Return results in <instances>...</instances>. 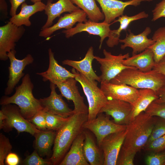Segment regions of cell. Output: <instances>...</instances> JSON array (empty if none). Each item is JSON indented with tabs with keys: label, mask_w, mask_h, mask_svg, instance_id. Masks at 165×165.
<instances>
[{
	"label": "cell",
	"mask_w": 165,
	"mask_h": 165,
	"mask_svg": "<svg viewBox=\"0 0 165 165\" xmlns=\"http://www.w3.org/2000/svg\"><path fill=\"white\" fill-rule=\"evenodd\" d=\"M30 0L31 2H32L33 3L37 2H41L42 1V0Z\"/></svg>",
	"instance_id": "cell-48"
},
{
	"label": "cell",
	"mask_w": 165,
	"mask_h": 165,
	"mask_svg": "<svg viewBox=\"0 0 165 165\" xmlns=\"http://www.w3.org/2000/svg\"><path fill=\"white\" fill-rule=\"evenodd\" d=\"M94 49L90 47L83 59L79 61L66 59L62 61L63 65L72 67L77 71L83 75L88 79L101 82L99 76H97L93 69L92 61L94 59Z\"/></svg>",
	"instance_id": "cell-22"
},
{
	"label": "cell",
	"mask_w": 165,
	"mask_h": 165,
	"mask_svg": "<svg viewBox=\"0 0 165 165\" xmlns=\"http://www.w3.org/2000/svg\"><path fill=\"white\" fill-rule=\"evenodd\" d=\"M83 130L74 140L69 151L59 165H90L85 159L83 153V145L85 139Z\"/></svg>",
	"instance_id": "cell-24"
},
{
	"label": "cell",
	"mask_w": 165,
	"mask_h": 165,
	"mask_svg": "<svg viewBox=\"0 0 165 165\" xmlns=\"http://www.w3.org/2000/svg\"><path fill=\"white\" fill-rule=\"evenodd\" d=\"M132 109V105L130 103L120 100L112 99L108 100L99 113H105L111 116L113 118V121L116 124L126 125L129 123Z\"/></svg>",
	"instance_id": "cell-17"
},
{
	"label": "cell",
	"mask_w": 165,
	"mask_h": 165,
	"mask_svg": "<svg viewBox=\"0 0 165 165\" xmlns=\"http://www.w3.org/2000/svg\"><path fill=\"white\" fill-rule=\"evenodd\" d=\"M100 88L108 100L116 99L127 102L132 105L138 98L139 90L125 84L101 82Z\"/></svg>",
	"instance_id": "cell-12"
},
{
	"label": "cell",
	"mask_w": 165,
	"mask_h": 165,
	"mask_svg": "<svg viewBox=\"0 0 165 165\" xmlns=\"http://www.w3.org/2000/svg\"><path fill=\"white\" fill-rule=\"evenodd\" d=\"M45 6L46 4L41 1L32 5H28L24 2L21 5L20 13L11 17L9 21L18 26L30 27L31 24L29 20L30 17L37 12L44 11Z\"/></svg>",
	"instance_id": "cell-27"
},
{
	"label": "cell",
	"mask_w": 165,
	"mask_h": 165,
	"mask_svg": "<svg viewBox=\"0 0 165 165\" xmlns=\"http://www.w3.org/2000/svg\"><path fill=\"white\" fill-rule=\"evenodd\" d=\"M144 149L151 152H160L165 151V134L147 144Z\"/></svg>",
	"instance_id": "cell-37"
},
{
	"label": "cell",
	"mask_w": 165,
	"mask_h": 165,
	"mask_svg": "<svg viewBox=\"0 0 165 165\" xmlns=\"http://www.w3.org/2000/svg\"><path fill=\"white\" fill-rule=\"evenodd\" d=\"M72 72L75 75V79L81 84L88 103L87 121L95 119L102 108L104 106L108 99L101 88L97 86L95 80L88 79L73 68Z\"/></svg>",
	"instance_id": "cell-5"
},
{
	"label": "cell",
	"mask_w": 165,
	"mask_h": 165,
	"mask_svg": "<svg viewBox=\"0 0 165 165\" xmlns=\"http://www.w3.org/2000/svg\"><path fill=\"white\" fill-rule=\"evenodd\" d=\"M86 13L89 20L96 22L105 18L103 13L97 6L95 0H71Z\"/></svg>",
	"instance_id": "cell-30"
},
{
	"label": "cell",
	"mask_w": 165,
	"mask_h": 165,
	"mask_svg": "<svg viewBox=\"0 0 165 165\" xmlns=\"http://www.w3.org/2000/svg\"><path fill=\"white\" fill-rule=\"evenodd\" d=\"M16 53V51L14 50L8 53L10 64L9 67V79L5 90L6 95L12 93L20 79L24 75L23 71L25 67L32 64L34 61L33 57L30 54L22 60L18 59L15 57Z\"/></svg>",
	"instance_id": "cell-10"
},
{
	"label": "cell",
	"mask_w": 165,
	"mask_h": 165,
	"mask_svg": "<svg viewBox=\"0 0 165 165\" xmlns=\"http://www.w3.org/2000/svg\"><path fill=\"white\" fill-rule=\"evenodd\" d=\"M88 114L74 113L57 130L54 140L53 152L50 160L53 165L59 164L76 138L84 129Z\"/></svg>",
	"instance_id": "cell-1"
},
{
	"label": "cell",
	"mask_w": 165,
	"mask_h": 165,
	"mask_svg": "<svg viewBox=\"0 0 165 165\" xmlns=\"http://www.w3.org/2000/svg\"><path fill=\"white\" fill-rule=\"evenodd\" d=\"M23 164L26 165H50L52 163L50 159L47 160L40 156L35 150L30 155L27 156L23 161Z\"/></svg>",
	"instance_id": "cell-36"
},
{
	"label": "cell",
	"mask_w": 165,
	"mask_h": 165,
	"mask_svg": "<svg viewBox=\"0 0 165 165\" xmlns=\"http://www.w3.org/2000/svg\"><path fill=\"white\" fill-rule=\"evenodd\" d=\"M129 33L123 39H120L119 42L123 43L120 48L122 50L129 47L132 49V54L141 52L153 45L155 41L152 38H148V36L151 33V30L148 27L140 33L135 35L129 30Z\"/></svg>",
	"instance_id": "cell-19"
},
{
	"label": "cell",
	"mask_w": 165,
	"mask_h": 165,
	"mask_svg": "<svg viewBox=\"0 0 165 165\" xmlns=\"http://www.w3.org/2000/svg\"><path fill=\"white\" fill-rule=\"evenodd\" d=\"M152 13V21H154L161 17L165 18V0H162L156 4Z\"/></svg>",
	"instance_id": "cell-41"
},
{
	"label": "cell",
	"mask_w": 165,
	"mask_h": 165,
	"mask_svg": "<svg viewBox=\"0 0 165 165\" xmlns=\"http://www.w3.org/2000/svg\"><path fill=\"white\" fill-rule=\"evenodd\" d=\"M135 154L120 151L116 162L118 165H133Z\"/></svg>",
	"instance_id": "cell-40"
},
{
	"label": "cell",
	"mask_w": 165,
	"mask_h": 165,
	"mask_svg": "<svg viewBox=\"0 0 165 165\" xmlns=\"http://www.w3.org/2000/svg\"><path fill=\"white\" fill-rule=\"evenodd\" d=\"M109 116L100 113L95 119L86 121L83 125L84 129L88 130L94 134L99 146L106 136L125 130L127 128V125L118 124L110 120Z\"/></svg>",
	"instance_id": "cell-8"
},
{
	"label": "cell",
	"mask_w": 165,
	"mask_h": 165,
	"mask_svg": "<svg viewBox=\"0 0 165 165\" xmlns=\"http://www.w3.org/2000/svg\"><path fill=\"white\" fill-rule=\"evenodd\" d=\"M126 130L110 134L105 137L99 147L104 156V165H115L123 143Z\"/></svg>",
	"instance_id": "cell-11"
},
{
	"label": "cell",
	"mask_w": 165,
	"mask_h": 165,
	"mask_svg": "<svg viewBox=\"0 0 165 165\" xmlns=\"http://www.w3.org/2000/svg\"><path fill=\"white\" fill-rule=\"evenodd\" d=\"M77 80L74 78H69L60 82H53L58 88L62 96L68 100L73 101L74 113L88 114V108L85 104L84 98L80 95L76 85Z\"/></svg>",
	"instance_id": "cell-15"
},
{
	"label": "cell",
	"mask_w": 165,
	"mask_h": 165,
	"mask_svg": "<svg viewBox=\"0 0 165 165\" xmlns=\"http://www.w3.org/2000/svg\"><path fill=\"white\" fill-rule=\"evenodd\" d=\"M138 97L132 105L129 123L137 116L145 112L150 105L158 97L156 92L149 89H140Z\"/></svg>",
	"instance_id": "cell-28"
},
{
	"label": "cell",
	"mask_w": 165,
	"mask_h": 165,
	"mask_svg": "<svg viewBox=\"0 0 165 165\" xmlns=\"http://www.w3.org/2000/svg\"><path fill=\"white\" fill-rule=\"evenodd\" d=\"M25 29L23 26H18L9 21L0 27V59L6 61L8 53L15 50L16 43L23 35Z\"/></svg>",
	"instance_id": "cell-9"
},
{
	"label": "cell",
	"mask_w": 165,
	"mask_h": 165,
	"mask_svg": "<svg viewBox=\"0 0 165 165\" xmlns=\"http://www.w3.org/2000/svg\"><path fill=\"white\" fill-rule=\"evenodd\" d=\"M34 85L28 74L23 77L21 84L15 87V92L10 97L4 96L0 101L1 105L13 104L17 105L26 119L29 120L38 112L43 109L39 99L34 96Z\"/></svg>",
	"instance_id": "cell-3"
},
{
	"label": "cell",
	"mask_w": 165,
	"mask_h": 165,
	"mask_svg": "<svg viewBox=\"0 0 165 165\" xmlns=\"http://www.w3.org/2000/svg\"><path fill=\"white\" fill-rule=\"evenodd\" d=\"M1 110L6 116L2 129L6 131L14 128L18 133L26 132L34 136L41 131L23 117L18 106L9 104L2 105Z\"/></svg>",
	"instance_id": "cell-6"
},
{
	"label": "cell",
	"mask_w": 165,
	"mask_h": 165,
	"mask_svg": "<svg viewBox=\"0 0 165 165\" xmlns=\"http://www.w3.org/2000/svg\"><path fill=\"white\" fill-rule=\"evenodd\" d=\"M0 10L2 15L5 16H7V5L5 0H0Z\"/></svg>",
	"instance_id": "cell-46"
},
{
	"label": "cell",
	"mask_w": 165,
	"mask_h": 165,
	"mask_svg": "<svg viewBox=\"0 0 165 165\" xmlns=\"http://www.w3.org/2000/svg\"><path fill=\"white\" fill-rule=\"evenodd\" d=\"M5 160L6 164L8 165H17L20 162V159L18 155L11 152L8 154Z\"/></svg>",
	"instance_id": "cell-42"
},
{
	"label": "cell",
	"mask_w": 165,
	"mask_h": 165,
	"mask_svg": "<svg viewBox=\"0 0 165 165\" xmlns=\"http://www.w3.org/2000/svg\"><path fill=\"white\" fill-rule=\"evenodd\" d=\"M158 117L156 118L153 128L146 144L165 134V119Z\"/></svg>",
	"instance_id": "cell-33"
},
{
	"label": "cell",
	"mask_w": 165,
	"mask_h": 165,
	"mask_svg": "<svg viewBox=\"0 0 165 165\" xmlns=\"http://www.w3.org/2000/svg\"><path fill=\"white\" fill-rule=\"evenodd\" d=\"M110 82L125 84L138 89H149L156 93L165 86V76L153 69L143 72L137 69L128 68L123 70Z\"/></svg>",
	"instance_id": "cell-4"
},
{
	"label": "cell",
	"mask_w": 165,
	"mask_h": 165,
	"mask_svg": "<svg viewBox=\"0 0 165 165\" xmlns=\"http://www.w3.org/2000/svg\"><path fill=\"white\" fill-rule=\"evenodd\" d=\"M6 118L5 115L2 110L0 111V129H2L4 122Z\"/></svg>",
	"instance_id": "cell-47"
},
{
	"label": "cell",
	"mask_w": 165,
	"mask_h": 165,
	"mask_svg": "<svg viewBox=\"0 0 165 165\" xmlns=\"http://www.w3.org/2000/svg\"><path fill=\"white\" fill-rule=\"evenodd\" d=\"M101 7L105 18L103 21L111 24L116 19L123 15L125 8L128 6H135L142 2H151L152 0H130L123 1L119 0H96Z\"/></svg>",
	"instance_id": "cell-16"
},
{
	"label": "cell",
	"mask_w": 165,
	"mask_h": 165,
	"mask_svg": "<svg viewBox=\"0 0 165 165\" xmlns=\"http://www.w3.org/2000/svg\"><path fill=\"white\" fill-rule=\"evenodd\" d=\"M46 111L43 108L37 112L29 120L38 129L47 130L46 120Z\"/></svg>",
	"instance_id": "cell-39"
},
{
	"label": "cell",
	"mask_w": 165,
	"mask_h": 165,
	"mask_svg": "<svg viewBox=\"0 0 165 165\" xmlns=\"http://www.w3.org/2000/svg\"><path fill=\"white\" fill-rule=\"evenodd\" d=\"M85 139L83 151L86 161L90 165H104L103 152L92 135L86 129L83 130Z\"/></svg>",
	"instance_id": "cell-23"
},
{
	"label": "cell",
	"mask_w": 165,
	"mask_h": 165,
	"mask_svg": "<svg viewBox=\"0 0 165 165\" xmlns=\"http://www.w3.org/2000/svg\"><path fill=\"white\" fill-rule=\"evenodd\" d=\"M111 24L104 21L99 23L95 22L89 19L83 23H79L75 27L64 30L62 32L65 34L67 38L83 31L87 32L90 35H98L101 38L99 46V49H100L103 41L109 36L111 30L110 27Z\"/></svg>",
	"instance_id": "cell-14"
},
{
	"label": "cell",
	"mask_w": 165,
	"mask_h": 165,
	"mask_svg": "<svg viewBox=\"0 0 165 165\" xmlns=\"http://www.w3.org/2000/svg\"><path fill=\"white\" fill-rule=\"evenodd\" d=\"M156 118L143 112L126 125V135L120 151L136 154L144 148L150 135Z\"/></svg>",
	"instance_id": "cell-2"
},
{
	"label": "cell",
	"mask_w": 165,
	"mask_h": 165,
	"mask_svg": "<svg viewBox=\"0 0 165 165\" xmlns=\"http://www.w3.org/2000/svg\"><path fill=\"white\" fill-rule=\"evenodd\" d=\"M148 16V14L143 11L132 16H129L126 15H123L119 17L116 20L111 24L119 22L120 23L119 27L117 29L110 30L108 39L106 42L107 46L111 48L117 46L119 43V37L122 31H126L132 22L141 19L147 18Z\"/></svg>",
	"instance_id": "cell-26"
},
{
	"label": "cell",
	"mask_w": 165,
	"mask_h": 165,
	"mask_svg": "<svg viewBox=\"0 0 165 165\" xmlns=\"http://www.w3.org/2000/svg\"><path fill=\"white\" fill-rule=\"evenodd\" d=\"M70 117L64 118L46 112L47 130H57L69 119Z\"/></svg>",
	"instance_id": "cell-32"
},
{
	"label": "cell",
	"mask_w": 165,
	"mask_h": 165,
	"mask_svg": "<svg viewBox=\"0 0 165 165\" xmlns=\"http://www.w3.org/2000/svg\"><path fill=\"white\" fill-rule=\"evenodd\" d=\"M55 131L41 130L34 135L35 150L40 156H48L51 152L56 134Z\"/></svg>",
	"instance_id": "cell-29"
},
{
	"label": "cell",
	"mask_w": 165,
	"mask_h": 165,
	"mask_svg": "<svg viewBox=\"0 0 165 165\" xmlns=\"http://www.w3.org/2000/svg\"><path fill=\"white\" fill-rule=\"evenodd\" d=\"M12 146L9 139L2 133L0 134V165H4V161L11 152Z\"/></svg>",
	"instance_id": "cell-34"
},
{
	"label": "cell",
	"mask_w": 165,
	"mask_h": 165,
	"mask_svg": "<svg viewBox=\"0 0 165 165\" xmlns=\"http://www.w3.org/2000/svg\"><path fill=\"white\" fill-rule=\"evenodd\" d=\"M57 87L55 84L50 82V94L47 97L39 99L41 105L46 112L64 118L69 117L74 113L73 110L69 107L61 94L57 93Z\"/></svg>",
	"instance_id": "cell-13"
},
{
	"label": "cell",
	"mask_w": 165,
	"mask_h": 165,
	"mask_svg": "<svg viewBox=\"0 0 165 165\" xmlns=\"http://www.w3.org/2000/svg\"><path fill=\"white\" fill-rule=\"evenodd\" d=\"M26 0H10L11 6L10 11V15L12 17L16 14L18 7Z\"/></svg>",
	"instance_id": "cell-44"
},
{
	"label": "cell",
	"mask_w": 165,
	"mask_h": 165,
	"mask_svg": "<svg viewBox=\"0 0 165 165\" xmlns=\"http://www.w3.org/2000/svg\"><path fill=\"white\" fill-rule=\"evenodd\" d=\"M145 162L147 165H165V152H151L146 156Z\"/></svg>",
	"instance_id": "cell-38"
},
{
	"label": "cell",
	"mask_w": 165,
	"mask_h": 165,
	"mask_svg": "<svg viewBox=\"0 0 165 165\" xmlns=\"http://www.w3.org/2000/svg\"><path fill=\"white\" fill-rule=\"evenodd\" d=\"M156 94L158 98L154 101L158 103H165V86L161 88Z\"/></svg>",
	"instance_id": "cell-45"
},
{
	"label": "cell",
	"mask_w": 165,
	"mask_h": 165,
	"mask_svg": "<svg viewBox=\"0 0 165 165\" xmlns=\"http://www.w3.org/2000/svg\"><path fill=\"white\" fill-rule=\"evenodd\" d=\"M48 53L49 65L48 69L45 72L36 73L42 78L43 81L44 82L49 81L52 82H60L70 78H75V73L70 72L58 64L51 48L48 49Z\"/></svg>",
	"instance_id": "cell-20"
},
{
	"label": "cell",
	"mask_w": 165,
	"mask_h": 165,
	"mask_svg": "<svg viewBox=\"0 0 165 165\" xmlns=\"http://www.w3.org/2000/svg\"><path fill=\"white\" fill-rule=\"evenodd\" d=\"M53 0H48L46 4L44 11L47 16V19L41 30L52 26L54 20L63 13H71L80 9L71 0H58L55 3H53Z\"/></svg>",
	"instance_id": "cell-21"
},
{
	"label": "cell",
	"mask_w": 165,
	"mask_h": 165,
	"mask_svg": "<svg viewBox=\"0 0 165 165\" xmlns=\"http://www.w3.org/2000/svg\"><path fill=\"white\" fill-rule=\"evenodd\" d=\"M103 53L105 56L104 58L97 56L94 57V59L101 65V74L99 76L101 82H110L126 69H137L134 67L127 66L123 64V61L129 57V53L124 55L121 53L115 55L104 49Z\"/></svg>",
	"instance_id": "cell-7"
},
{
	"label": "cell",
	"mask_w": 165,
	"mask_h": 165,
	"mask_svg": "<svg viewBox=\"0 0 165 165\" xmlns=\"http://www.w3.org/2000/svg\"><path fill=\"white\" fill-rule=\"evenodd\" d=\"M86 13L82 10L79 9L71 13L66 14L60 17L57 23L51 26L41 30L39 35L46 38L60 29L68 30L72 28L77 22L82 23L87 20Z\"/></svg>",
	"instance_id": "cell-18"
},
{
	"label": "cell",
	"mask_w": 165,
	"mask_h": 165,
	"mask_svg": "<svg viewBox=\"0 0 165 165\" xmlns=\"http://www.w3.org/2000/svg\"><path fill=\"white\" fill-rule=\"evenodd\" d=\"M123 65L134 67L139 70L147 72L152 70L156 63L154 59V54L149 48L146 49L139 54H132L123 61Z\"/></svg>",
	"instance_id": "cell-25"
},
{
	"label": "cell",
	"mask_w": 165,
	"mask_h": 165,
	"mask_svg": "<svg viewBox=\"0 0 165 165\" xmlns=\"http://www.w3.org/2000/svg\"><path fill=\"white\" fill-rule=\"evenodd\" d=\"M145 112L152 116L165 119V103H158L153 101Z\"/></svg>",
	"instance_id": "cell-35"
},
{
	"label": "cell",
	"mask_w": 165,
	"mask_h": 165,
	"mask_svg": "<svg viewBox=\"0 0 165 165\" xmlns=\"http://www.w3.org/2000/svg\"><path fill=\"white\" fill-rule=\"evenodd\" d=\"M152 69L165 76V55L158 62L156 63Z\"/></svg>",
	"instance_id": "cell-43"
},
{
	"label": "cell",
	"mask_w": 165,
	"mask_h": 165,
	"mask_svg": "<svg viewBox=\"0 0 165 165\" xmlns=\"http://www.w3.org/2000/svg\"><path fill=\"white\" fill-rule=\"evenodd\" d=\"M152 38L155 42L149 48L152 50L154 61L156 63L165 55V26L157 29Z\"/></svg>",
	"instance_id": "cell-31"
}]
</instances>
